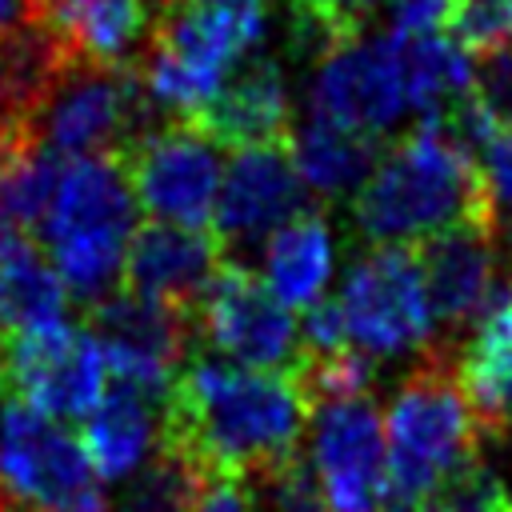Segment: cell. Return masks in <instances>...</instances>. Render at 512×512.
Listing matches in <instances>:
<instances>
[{"mask_svg":"<svg viewBox=\"0 0 512 512\" xmlns=\"http://www.w3.org/2000/svg\"><path fill=\"white\" fill-rule=\"evenodd\" d=\"M312 420L296 372H252L220 356L188 360L160 416V444L188 456L200 472L260 476L300 456Z\"/></svg>","mask_w":512,"mask_h":512,"instance_id":"cell-1","label":"cell"},{"mask_svg":"<svg viewBox=\"0 0 512 512\" xmlns=\"http://www.w3.org/2000/svg\"><path fill=\"white\" fill-rule=\"evenodd\" d=\"M496 208L472 148L444 120H416L380 156L352 216L372 244H420L448 228L496 232Z\"/></svg>","mask_w":512,"mask_h":512,"instance_id":"cell-2","label":"cell"},{"mask_svg":"<svg viewBox=\"0 0 512 512\" xmlns=\"http://www.w3.org/2000/svg\"><path fill=\"white\" fill-rule=\"evenodd\" d=\"M264 12L252 0H160L140 76L160 112L192 120L264 40Z\"/></svg>","mask_w":512,"mask_h":512,"instance_id":"cell-3","label":"cell"},{"mask_svg":"<svg viewBox=\"0 0 512 512\" xmlns=\"http://www.w3.org/2000/svg\"><path fill=\"white\" fill-rule=\"evenodd\" d=\"M480 452L484 432L460 376V356L452 348L424 352L388 408V496H432Z\"/></svg>","mask_w":512,"mask_h":512,"instance_id":"cell-4","label":"cell"},{"mask_svg":"<svg viewBox=\"0 0 512 512\" xmlns=\"http://www.w3.org/2000/svg\"><path fill=\"white\" fill-rule=\"evenodd\" d=\"M136 208L120 156H76L64 164L44 236L76 300L96 304L120 288L128 240L140 228Z\"/></svg>","mask_w":512,"mask_h":512,"instance_id":"cell-5","label":"cell"},{"mask_svg":"<svg viewBox=\"0 0 512 512\" xmlns=\"http://www.w3.org/2000/svg\"><path fill=\"white\" fill-rule=\"evenodd\" d=\"M160 108L152 104L140 64H92L68 60L48 100L40 104L32 128L44 148L60 160L76 156H120L148 128H156Z\"/></svg>","mask_w":512,"mask_h":512,"instance_id":"cell-6","label":"cell"},{"mask_svg":"<svg viewBox=\"0 0 512 512\" xmlns=\"http://www.w3.org/2000/svg\"><path fill=\"white\" fill-rule=\"evenodd\" d=\"M196 336L228 364L252 372H300V328L280 296L248 264H224L196 308Z\"/></svg>","mask_w":512,"mask_h":512,"instance_id":"cell-7","label":"cell"},{"mask_svg":"<svg viewBox=\"0 0 512 512\" xmlns=\"http://www.w3.org/2000/svg\"><path fill=\"white\" fill-rule=\"evenodd\" d=\"M120 164L136 204L152 220L180 228H212L224 176L216 144L196 124L168 120L148 128L136 144L120 152Z\"/></svg>","mask_w":512,"mask_h":512,"instance_id":"cell-8","label":"cell"},{"mask_svg":"<svg viewBox=\"0 0 512 512\" xmlns=\"http://www.w3.org/2000/svg\"><path fill=\"white\" fill-rule=\"evenodd\" d=\"M352 348L364 356H396L432 336V308L412 244H376L364 252L340 292Z\"/></svg>","mask_w":512,"mask_h":512,"instance_id":"cell-9","label":"cell"},{"mask_svg":"<svg viewBox=\"0 0 512 512\" xmlns=\"http://www.w3.org/2000/svg\"><path fill=\"white\" fill-rule=\"evenodd\" d=\"M108 392V364L100 344L80 324L44 332H8L4 348V396L68 424L84 420Z\"/></svg>","mask_w":512,"mask_h":512,"instance_id":"cell-10","label":"cell"},{"mask_svg":"<svg viewBox=\"0 0 512 512\" xmlns=\"http://www.w3.org/2000/svg\"><path fill=\"white\" fill-rule=\"evenodd\" d=\"M312 476L328 512H380L388 500V436L372 392L312 404Z\"/></svg>","mask_w":512,"mask_h":512,"instance_id":"cell-11","label":"cell"},{"mask_svg":"<svg viewBox=\"0 0 512 512\" xmlns=\"http://www.w3.org/2000/svg\"><path fill=\"white\" fill-rule=\"evenodd\" d=\"M84 328L104 352L108 380L144 388L152 396H168L176 372L188 364V344L196 336L192 316L144 300L128 288L88 304Z\"/></svg>","mask_w":512,"mask_h":512,"instance_id":"cell-12","label":"cell"},{"mask_svg":"<svg viewBox=\"0 0 512 512\" xmlns=\"http://www.w3.org/2000/svg\"><path fill=\"white\" fill-rule=\"evenodd\" d=\"M308 212V184L300 180L288 144L244 148L232 156L220 196L212 232L232 264H244V252L268 244L288 220Z\"/></svg>","mask_w":512,"mask_h":512,"instance_id":"cell-13","label":"cell"},{"mask_svg":"<svg viewBox=\"0 0 512 512\" xmlns=\"http://www.w3.org/2000/svg\"><path fill=\"white\" fill-rule=\"evenodd\" d=\"M308 112L384 136L404 112H412L404 36L384 32V36H372V40H360V44H348L324 56L312 76Z\"/></svg>","mask_w":512,"mask_h":512,"instance_id":"cell-14","label":"cell"},{"mask_svg":"<svg viewBox=\"0 0 512 512\" xmlns=\"http://www.w3.org/2000/svg\"><path fill=\"white\" fill-rule=\"evenodd\" d=\"M84 444L24 400L0 404V488L28 512L52 508L92 484Z\"/></svg>","mask_w":512,"mask_h":512,"instance_id":"cell-15","label":"cell"},{"mask_svg":"<svg viewBox=\"0 0 512 512\" xmlns=\"http://www.w3.org/2000/svg\"><path fill=\"white\" fill-rule=\"evenodd\" d=\"M224 264L228 256L212 228H180V224L148 220L128 240L120 284L144 300L168 304L196 320V308Z\"/></svg>","mask_w":512,"mask_h":512,"instance_id":"cell-16","label":"cell"},{"mask_svg":"<svg viewBox=\"0 0 512 512\" xmlns=\"http://www.w3.org/2000/svg\"><path fill=\"white\" fill-rule=\"evenodd\" d=\"M188 124H196L216 148H232V152L288 144L292 104L280 64L252 52Z\"/></svg>","mask_w":512,"mask_h":512,"instance_id":"cell-17","label":"cell"},{"mask_svg":"<svg viewBox=\"0 0 512 512\" xmlns=\"http://www.w3.org/2000/svg\"><path fill=\"white\" fill-rule=\"evenodd\" d=\"M420 280L428 292V308L436 324L460 328L476 316L484 320L492 308L496 280V232L484 228H448L412 244Z\"/></svg>","mask_w":512,"mask_h":512,"instance_id":"cell-18","label":"cell"},{"mask_svg":"<svg viewBox=\"0 0 512 512\" xmlns=\"http://www.w3.org/2000/svg\"><path fill=\"white\" fill-rule=\"evenodd\" d=\"M164 396H152L132 384H108L104 400L84 416V452L100 480L136 476L160 448Z\"/></svg>","mask_w":512,"mask_h":512,"instance_id":"cell-19","label":"cell"},{"mask_svg":"<svg viewBox=\"0 0 512 512\" xmlns=\"http://www.w3.org/2000/svg\"><path fill=\"white\" fill-rule=\"evenodd\" d=\"M36 16L76 60L92 64L140 60L148 44L144 32H152L148 0H44Z\"/></svg>","mask_w":512,"mask_h":512,"instance_id":"cell-20","label":"cell"},{"mask_svg":"<svg viewBox=\"0 0 512 512\" xmlns=\"http://www.w3.org/2000/svg\"><path fill=\"white\" fill-rule=\"evenodd\" d=\"M0 324L12 336L68 324V288L28 232L0 228Z\"/></svg>","mask_w":512,"mask_h":512,"instance_id":"cell-21","label":"cell"},{"mask_svg":"<svg viewBox=\"0 0 512 512\" xmlns=\"http://www.w3.org/2000/svg\"><path fill=\"white\" fill-rule=\"evenodd\" d=\"M460 376L484 444L504 440L512 432V292H496L468 352H460Z\"/></svg>","mask_w":512,"mask_h":512,"instance_id":"cell-22","label":"cell"},{"mask_svg":"<svg viewBox=\"0 0 512 512\" xmlns=\"http://www.w3.org/2000/svg\"><path fill=\"white\" fill-rule=\"evenodd\" d=\"M288 152L300 180L312 192L344 196V192H360L372 168L380 164V136L308 112V120L288 140Z\"/></svg>","mask_w":512,"mask_h":512,"instance_id":"cell-23","label":"cell"},{"mask_svg":"<svg viewBox=\"0 0 512 512\" xmlns=\"http://www.w3.org/2000/svg\"><path fill=\"white\" fill-rule=\"evenodd\" d=\"M68 60L72 52L52 36L40 16L12 32H0V120L32 128Z\"/></svg>","mask_w":512,"mask_h":512,"instance_id":"cell-24","label":"cell"},{"mask_svg":"<svg viewBox=\"0 0 512 512\" xmlns=\"http://www.w3.org/2000/svg\"><path fill=\"white\" fill-rule=\"evenodd\" d=\"M264 276L268 288L288 308H312L324 300L332 276V232L320 212H304L288 220L264 244Z\"/></svg>","mask_w":512,"mask_h":512,"instance_id":"cell-25","label":"cell"},{"mask_svg":"<svg viewBox=\"0 0 512 512\" xmlns=\"http://www.w3.org/2000/svg\"><path fill=\"white\" fill-rule=\"evenodd\" d=\"M288 12L296 48L324 60L364 40L372 16L380 12V0H288Z\"/></svg>","mask_w":512,"mask_h":512,"instance_id":"cell-26","label":"cell"},{"mask_svg":"<svg viewBox=\"0 0 512 512\" xmlns=\"http://www.w3.org/2000/svg\"><path fill=\"white\" fill-rule=\"evenodd\" d=\"M200 476L204 472L188 456H180L176 448L160 444L156 456L120 492V500L112 504V512H192Z\"/></svg>","mask_w":512,"mask_h":512,"instance_id":"cell-27","label":"cell"},{"mask_svg":"<svg viewBox=\"0 0 512 512\" xmlns=\"http://www.w3.org/2000/svg\"><path fill=\"white\" fill-rule=\"evenodd\" d=\"M444 32L468 56H488L512 44V0H452Z\"/></svg>","mask_w":512,"mask_h":512,"instance_id":"cell-28","label":"cell"},{"mask_svg":"<svg viewBox=\"0 0 512 512\" xmlns=\"http://www.w3.org/2000/svg\"><path fill=\"white\" fill-rule=\"evenodd\" d=\"M472 96L496 132L512 128V44L480 56V68L472 72Z\"/></svg>","mask_w":512,"mask_h":512,"instance_id":"cell-29","label":"cell"},{"mask_svg":"<svg viewBox=\"0 0 512 512\" xmlns=\"http://www.w3.org/2000/svg\"><path fill=\"white\" fill-rule=\"evenodd\" d=\"M192 512H256L252 504V484L248 476H232V472H204Z\"/></svg>","mask_w":512,"mask_h":512,"instance_id":"cell-30","label":"cell"},{"mask_svg":"<svg viewBox=\"0 0 512 512\" xmlns=\"http://www.w3.org/2000/svg\"><path fill=\"white\" fill-rule=\"evenodd\" d=\"M380 12L396 36H428L448 24L452 0H380Z\"/></svg>","mask_w":512,"mask_h":512,"instance_id":"cell-31","label":"cell"},{"mask_svg":"<svg viewBox=\"0 0 512 512\" xmlns=\"http://www.w3.org/2000/svg\"><path fill=\"white\" fill-rule=\"evenodd\" d=\"M480 152H484V176L492 184L496 204L512 208V128H500Z\"/></svg>","mask_w":512,"mask_h":512,"instance_id":"cell-32","label":"cell"},{"mask_svg":"<svg viewBox=\"0 0 512 512\" xmlns=\"http://www.w3.org/2000/svg\"><path fill=\"white\" fill-rule=\"evenodd\" d=\"M36 16V8L28 0H0V32H12L20 24H28Z\"/></svg>","mask_w":512,"mask_h":512,"instance_id":"cell-33","label":"cell"},{"mask_svg":"<svg viewBox=\"0 0 512 512\" xmlns=\"http://www.w3.org/2000/svg\"><path fill=\"white\" fill-rule=\"evenodd\" d=\"M0 512H28V508H24V504H16V500H12V496L0 488Z\"/></svg>","mask_w":512,"mask_h":512,"instance_id":"cell-34","label":"cell"},{"mask_svg":"<svg viewBox=\"0 0 512 512\" xmlns=\"http://www.w3.org/2000/svg\"><path fill=\"white\" fill-rule=\"evenodd\" d=\"M4 348H8V332L0 324V388H4Z\"/></svg>","mask_w":512,"mask_h":512,"instance_id":"cell-35","label":"cell"},{"mask_svg":"<svg viewBox=\"0 0 512 512\" xmlns=\"http://www.w3.org/2000/svg\"><path fill=\"white\" fill-rule=\"evenodd\" d=\"M28 4H32V8H40V4H44V0H28Z\"/></svg>","mask_w":512,"mask_h":512,"instance_id":"cell-36","label":"cell"},{"mask_svg":"<svg viewBox=\"0 0 512 512\" xmlns=\"http://www.w3.org/2000/svg\"><path fill=\"white\" fill-rule=\"evenodd\" d=\"M0 392H4V388H0Z\"/></svg>","mask_w":512,"mask_h":512,"instance_id":"cell-37","label":"cell"}]
</instances>
